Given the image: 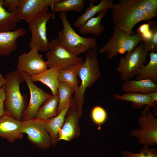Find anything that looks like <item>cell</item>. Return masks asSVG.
<instances>
[{
  "label": "cell",
  "instance_id": "cell-1",
  "mask_svg": "<svg viewBox=\"0 0 157 157\" xmlns=\"http://www.w3.org/2000/svg\"><path fill=\"white\" fill-rule=\"evenodd\" d=\"M114 26L129 35L135 25L157 16V0H119L112 8Z\"/></svg>",
  "mask_w": 157,
  "mask_h": 157
},
{
  "label": "cell",
  "instance_id": "cell-2",
  "mask_svg": "<svg viewBox=\"0 0 157 157\" xmlns=\"http://www.w3.org/2000/svg\"><path fill=\"white\" fill-rule=\"evenodd\" d=\"M84 54L85 60L80 64L78 74L81 83L74 92V97L80 117L82 115L85 90L87 88L92 86L101 76L97 59V47L88 50Z\"/></svg>",
  "mask_w": 157,
  "mask_h": 157
},
{
  "label": "cell",
  "instance_id": "cell-3",
  "mask_svg": "<svg viewBox=\"0 0 157 157\" xmlns=\"http://www.w3.org/2000/svg\"><path fill=\"white\" fill-rule=\"evenodd\" d=\"M5 89L6 99L4 104L5 113L19 121L26 109V100L20 90V84L24 82L20 72L17 69L9 72L6 76Z\"/></svg>",
  "mask_w": 157,
  "mask_h": 157
},
{
  "label": "cell",
  "instance_id": "cell-4",
  "mask_svg": "<svg viewBox=\"0 0 157 157\" xmlns=\"http://www.w3.org/2000/svg\"><path fill=\"white\" fill-rule=\"evenodd\" d=\"M66 13L61 12L59 15L63 28L57 38L62 46L77 56L97 47L95 38L83 37L76 32L67 19Z\"/></svg>",
  "mask_w": 157,
  "mask_h": 157
},
{
  "label": "cell",
  "instance_id": "cell-5",
  "mask_svg": "<svg viewBox=\"0 0 157 157\" xmlns=\"http://www.w3.org/2000/svg\"><path fill=\"white\" fill-rule=\"evenodd\" d=\"M140 41V38L137 34L129 35L114 26L112 36L99 52L101 53H107V58L111 60L117 57L118 54L132 51Z\"/></svg>",
  "mask_w": 157,
  "mask_h": 157
},
{
  "label": "cell",
  "instance_id": "cell-6",
  "mask_svg": "<svg viewBox=\"0 0 157 157\" xmlns=\"http://www.w3.org/2000/svg\"><path fill=\"white\" fill-rule=\"evenodd\" d=\"M148 52L141 42L132 51L127 52L124 56H121L116 69L121 81H125L136 76L139 68L148 63Z\"/></svg>",
  "mask_w": 157,
  "mask_h": 157
},
{
  "label": "cell",
  "instance_id": "cell-7",
  "mask_svg": "<svg viewBox=\"0 0 157 157\" xmlns=\"http://www.w3.org/2000/svg\"><path fill=\"white\" fill-rule=\"evenodd\" d=\"M150 108L147 106L144 107L138 119L140 128L133 129L130 133L138 139L140 144L148 147L157 145V118Z\"/></svg>",
  "mask_w": 157,
  "mask_h": 157
},
{
  "label": "cell",
  "instance_id": "cell-8",
  "mask_svg": "<svg viewBox=\"0 0 157 157\" xmlns=\"http://www.w3.org/2000/svg\"><path fill=\"white\" fill-rule=\"evenodd\" d=\"M45 55L47 66L49 68L65 69L73 65L81 63L83 61L82 57L74 55L63 47L57 38L51 40Z\"/></svg>",
  "mask_w": 157,
  "mask_h": 157
},
{
  "label": "cell",
  "instance_id": "cell-9",
  "mask_svg": "<svg viewBox=\"0 0 157 157\" xmlns=\"http://www.w3.org/2000/svg\"><path fill=\"white\" fill-rule=\"evenodd\" d=\"M55 15L54 12H47L28 23L29 30L31 33L29 44L31 49L44 52L48 51L50 42L47 37V24Z\"/></svg>",
  "mask_w": 157,
  "mask_h": 157
},
{
  "label": "cell",
  "instance_id": "cell-10",
  "mask_svg": "<svg viewBox=\"0 0 157 157\" xmlns=\"http://www.w3.org/2000/svg\"><path fill=\"white\" fill-rule=\"evenodd\" d=\"M21 125L22 133H26L28 140L37 147L44 149L52 145L51 138L42 120L35 118L22 121Z\"/></svg>",
  "mask_w": 157,
  "mask_h": 157
},
{
  "label": "cell",
  "instance_id": "cell-11",
  "mask_svg": "<svg viewBox=\"0 0 157 157\" xmlns=\"http://www.w3.org/2000/svg\"><path fill=\"white\" fill-rule=\"evenodd\" d=\"M60 0H19L17 16L28 23L47 13L48 8Z\"/></svg>",
  "mask_w": 157,
  "mask_h": 157
},
{
  "label": "cell",
  "instance_id": "cell-12",
  "mask_svg": "<svg viewBox=\"0 0 157 157\" xmlns=\"http://www.w3.org/2000/svg\"><path fill=\"white\" fill-rule=\"evenodd\" d=\"M20 72L28 88L30 95L28 104L22 114V121H25L35 118L39 108L51 95L38 87L27 74Z\"/></svg>",
  "mask_w": 157,
  "mask_h": 157
},
{
  "label": "cell",
  "instance_id": "cell-13",
  "mask_svg": "<svg viewBox=\"0 0 157 157\" xmlns=\"http://www.w3.org/2000/svg\"><path fill=\"white\" fill-rule=\"evenodd\" d=\"M17 69L24 72L29 76L43 72L48 69L46 62L42 55L35 49H31L28 53H24L18 57Z\"/></svg>",
  "mask_w": 157,
  "mask_h": 157
},
{
  "label": "cell",
  "instance_id": "cell-14",
  "mask_svg": "<svg viewBox=\"0 0 157 157\" xmlns=\"http://www.w3.org/2000/svg\"><path fill=\"white\" fill-rule=\"evenodd\" d=\"M79 118L77 106L73 98L64 124L59 132L58 142L60 140L70 142L80 136Z\"/></svg>",
  "mask_w": 157,
  "mask_h": 157
},
{
  "label": "cell",
  "instance_id": "cell-15",
  "mask_svg": "<svg viewBox=\"0 0 157 157\" xmlns=\"http://www.w3.org/2000/svg\"><path fill=\"white\" fill-rule=\"evenodd\" d=\"M21 121L4 113L0 118V137L12 143L22 138Z\"/></svg>",
  "mask_w": 157,
  "mask_h": 157
},
{
  "label": "cell",
  "instance_id": "cell-16",
  "mask_svg": "<svg viewBox=\"0 0 157 157\" xmlns=\"http://www.w3.org/2000/svg\"><path fill=\"white\" fill-rule=\"evenodd\" d=\"M26 30L22 28L15 31L0 32V56L10 55L17 47V40L26 33Z\"/></svg>",
  "mask_w": 157,
  "mask_h": 157
},
{
  "label": "cell",
  "instance_id": "cell-17",
  "mask_svg": "<svg viewBox=\"0 0 157 157\" xmlns=\"http://www.w3.org/2000/svg\"><path fill=\"white\" fill-rule=\"evenodd\" d=\"M88 7L84 12L78 17L73 23L75 27L80 28L88 20L93 17L96 14L105 10L111 9L114 6L113 0H101L97 5H94V2L97 0H89Z\"/></svg>",
  "mask_w": 157,
  "mask_h": 157
},
{
  "label": "cell",
  "instance_id": "cell-18",
  "mask_svg": "<svg viewBox=\"0 0 157 157\" xmlns=\"http://www.w3.org/2000/svg\"><path fill=\"white\" fill-rule=\"evenodd\" d=\"M72 101L56 116L42 120L44 126L51 138L52 145L54 146L58 142L59 132L63 126Z\"/></svg>",
  "mask_w": 157,
  "mask_h": 157
},
{
  "label": "cell",
  "instance_id": "cell-19",
  "mask_svg": "<svg viewBox=\"0 0 157 157\" xmlns=\"http://www.w3.org/2000/svg\"><path fill=\"white\" fill-rule=\"evenodd\" d=\"M114 98L117 100H123L131 102L134 108L141 109L144 105L150 108H157V102L154 101L147 94L139 93L126 92L122 94L115 93Z\"/></svg>",
  "mask_w": 157,
  "mask_h": 157
},
{
  "label": "cell",
  "instance_id": "cell-20",
  "mask_svg": "<svg viewBox=\"0 0 157 157\" xmlns=\"http://www.w3.org/2000/svg\"><path fill=\"white\" fill-rule=\"evenodd\" d=\"M122 90L126 92L147 94L157 92V85L151 79L127 80L122 85Z\"/></svg>",
  "mask_w": 157,
  "mask_h": 157
},
{
  "label": "cell",
  "instance_id": "cell-21",
  "mask_svg": "<svg viewBox=\"0 0 157 157\" xmlns=\"http://www.w3.org/2000/svg\"><path fill=\"white\" fill-rule=\"evenodd\" d=\"M60 69L56 67L50 68L43 72L30 76V78L33 82L39 81L46 85L51 90L52 95L56 96L58 94Z\"/></svg>",
  "mask_w": 157,
  "mask_h": 157
},
{
  "label": "cell",
  "instance_id": "cell-22",
  "mask_svg": "<svg viewBox=\"0 0 157 157\" xmlns=\"http://www.w3.org/2000/svg\"><path fill=\"white\" fill-rule=\"evenodd\" d=\"M107 11V10H104L99 13L96 17L88 20L80 28L79 33L83 34H92L96 37L102 34L105 30V26L101 24V22L106 15Z\"/></svg>",
  "mask_w": 157,
  "mask_h": 157
},
{
  "label": "cell",
  "instance_id": "cell-23",
  "mask_svg": "<svg viewBox=\"0 0 157 157\" xmlns=\"http://www.w3.org/2000/svg\"><path fill=\"white\" fill-rule=\"evenodd\" d=\"M149 54L150 60L146 65L139 69L136 75V80L149 79L157 83V53L150 52Z\"/></svg>",
  "mask_w": 157,
  "mask_h": 157
},
{
  "label": "cell",
  "instance_id": "cell-24",
  "mask_svg": "<svg viewBox=\"0 0 157 157\" xmlns=\"http://www.w3.org/2000/svg\"><path fill=\"white\" fill-rule=\"evenodd\" d=\"M3 0H0V32L15 31L21 20L17 16V10L9 12L3 6Z\"/></svg>",
  "mask_w": 157,
  "mask_h": 157
},
{
  "label": "cell",
  "instance_id": "cell-25",
  "mask_svg": "<svg viewBox=\"0 0 157 157\" xmlns=\"http://www.w3.org/2000/svg\"><path fill=\"white\" fill-rule=\"evenodd\" d=\"M58 102V95H51L39 108L35 118L44 120L56 116Z\"/></svg>",
  "mask_w": 157,
  "mask_h": 157
},
{
  "label": "cell",
  "instance_id": "cell-26",
  "mask_svg": "<svg viewBox=\"0 0 157 157\" xmlns=\"http://www.w3.org/2000/svg\"><path fill=\"white\" fill-rule=\"evenodd\" d=\"M81 64L73 65L65 69H60L58 75L59 82L69 84L72 88L74 92L79 87L77 76Z\"/></svg>",
  "mask_w": 157,
  "mask_h": 157
},
{
  "label": "cell",
  "instance_id": "cell-27",
  "mask_svg": "<svg viewBox=\"0 0 157 157\" xmlns=\"http://www.w3.org/2000/svg\"><path fill=\"white\" fill-rule=\"evenodd\" d=\"M85 2V0H61L53 5L52 9L54 13L68 11L79 13L83 9Z\"/></svg>",
  "mask_w": 157,
  "mask_h": 157
},
{
  "label": "cell",
  "instance_id": "cell-28",
  "mask_svg": "<svg viewBox=\"0 0 157 157\" xmlns=\"http://www.w3.org/2000/svg\"><path fill=\"white\" fill-rule=\"evenodd\" d=\"M58 91L59 102L57 109V114L60 113L72 101V95L74 90L69 84L65 83L59 82Z\"/></svg>",
  "mask_w": 157,
  "mask_h": 157
},
{
  "label": "cell",
  "instance_id": "cell-29",
  "mask_svg": "<svg viewBox=\"0 0 157 157\" xmlns=\"http://www.w3.org/2000/svg\"><path fill=\"white\" fill-rule=\"evenodd\" d=\"M122 157H157V149L155 148H148L143 146L138 153H134L127 151H123Z\"/></svg>",
  "mask_w": 157,
  "mask_h": 157
},
{
  "label": "cell",
  "instance_id": "cell-30",
  "mask_svg": "<svg viewBox=\"0 0 157 157\" xmlns=\"http://www.w3.org/2000/svg\"><path fill=\"white\" fill-rule=\"evenodd\" d=\"M91 117L93 121L96 124L101 125L106 121L107 117L106 110L99 106L94 107L91 112Z\"/></svg>",
  "mask_w": 157,
  "mask_h": 157
},
{
  "label": "cell",
  "instance_id": "cell-31",
  "mask_svg": "<svg viewBox=\"0 0 157 157\" xmlns=\"http://www.w3.org/2000/svg\"><path fill=\"white\" fill-rule=\"evenodd\" d=\"M136 33L139 35L141 41L143 43L149 40L152 34L151 22L143 24L140 26L138 29Z\"/></svg>",
  "mask_w": 157,
  "mask_h": 157
},
{
  "label": "cell",
  "instance_id": "cell-32",
  "mask_svg": "<svg viewBox=\"0 0 157 157\" xmlns=\"http://www.w3.org/2000/svg\"><path fill=\"white\" fill-rule=\"evenodd\" d=\"M151 26L152 34L151 38L144 43V46L147 50L150 52L156 53L157 51V28L156 25Z\"/></svg>",
  "mask_w": 157,
  "mask_h": 157
},
{
  "label": "cell",
  "instance_id": "cell-33",
  "mask_svg": "<svg viewBox=\"0 0 157 157\" xmlns=\"http://www.w3.org/2000/svg\"><path fill=\"white\" fill-rule=\"evenodd\" d=\"M19 0H3V6L7 8V11L12 12L16 11L18 8Z\"/></svg>",
  "mask_w": 157,
  "mask_h": 157
},
{
  "label": "cell",
  "instance_id": "cell-34",
  "mask_svg": "<svg viewBox=\"0 0 157 157\" xmlns=\"http://www.w3.org/2000/svg\"><path fill=\"white\" fill-rule=\"evenodd\" d=\"M6 99L5 86L0 89V118L4 114V104Z\"/></svg>",
  "mask_w": 157,
  "mask_h": 157
},
{
  "label": "cell",
  "instance_id": "cell-35",
  "mask_svg": "<svg viewBox=\"0 0 157 157\" xmlns=\"http://www.w3.org/2000/svg\"><path fill=\"white\" fill-rule=\"evenodd\" d=\"M147 94L154 101L157 102V92H150Z\"/></svg>",
  "mask_w": 157,
  "mask_h": 157
},
{
  "label": "cell",
  "instance_id": "cell-36",
  "mask_svg": "<svg viewBox=\"0 0 157 157\" xmlns=\"http://www.w3.org/2000/svg\"><path fill=\"white\" fill-rule=\"evenodd\" d=\"M6 81V78H4L1 74L0 73V89L2 87L5 85Z\"/></svg>",
  "mask_w": 157,
  "mask_h": 157
}]
</instances>
